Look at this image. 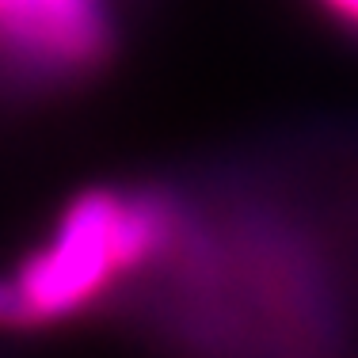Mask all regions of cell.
<instances>
[{
	"instance_id": "3957f363",
	"label": "cell",
	"mask_w": 358,
	"mask_h": 358,
	"mask_svg": "<svg viewBox=\"0 0 358 358\" xmlns=\"http://www.w3.org/2000/svg\"><path fill=\"white\" fill-rule=\"evenodd\" d=\"M324 12H331L336 20H343L347 27L358 31V0H317Z\"/></svg>"
},
{
	"instance_id": "6da1fadb",
	"label": "cell",
	"mask_w": 358,
	"mask_h": 358,
	"mask_svg": "<svg viewBox=\"0 0 358 358\" xmlns=\"http://www.w3.org/2000/svg\"><path fill=\"white\" fill-rule=\"evenodd\" d=\"M179 210L157 191L92 187L57 217L54 233L8 278H0V328H46L73 320L122 278L168 259Z\"/></svg>"
},
{
	"instance_id": "7a4b0ae2",
	"label": "cell",
	"mask_w": 358,
	"mask_h": 358,
	"mask_svg": "<svg viewBox=\"0 0 358 358\" xmlns=\"http://www.w3.org/2000/svg\"><path fill=\"white\" fill-rule=\"evenodd\" d=\"M115 54L110 0H0V69L35 84L80 80Z\"/></svg>"
}]
</instances>
